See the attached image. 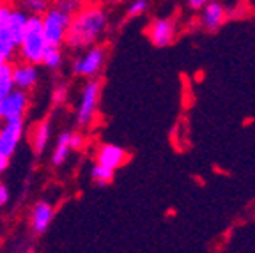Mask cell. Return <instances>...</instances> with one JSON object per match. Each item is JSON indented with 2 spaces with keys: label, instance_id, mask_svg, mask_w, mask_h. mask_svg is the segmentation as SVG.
Segmentation results:
<instances>
[{
  "label": "cell",
  "instance_id": "cell-22",
  "mask_svg": "<svg viewBox=\"0 0 255 253\" xmlns=\"http://www.w3.org/2000/svg\"><path fill=\"white\" fill-rule=\"evenodd\" d=\"M71 142H73V150H82L85 145V136L80 131H73Z\"/></svg>",
  "mask_w": 255,
  "mask_h": 253
},
{
  "label": "cell",
  "instance_id": "cell-12",
  "mask_svg": "<svg viewBox=\"0 0 255 253\" xmlns=\"http://www.w3.org/2000/svg\"><path fill=\"white\" fill-rule=\"evenodd\" d=\"M55 207L48 200H37L30 209V229L34 234H44L53 222Z\"/></svg>",
  "mask_w": 255,
  "mask_h": 253
},
{
  "label": "cell",
  "instance_id": "cell-5",
  "mask_svg": "<svg viewBox=\"0 0 255 253\" xmlns=\"http://www.w3.org/2000/svg\"><path fill=\"white\" fill-rule=\"evenodd\" d=\"M108 48L105 44L98 43L94 46H89L84 52H78L75 59L71 60V73L76 78H98L101 69L107 64Z\"/></svg>",
  "mask_w": 255,
  "mask_h": 253
},
{
  "label": "cell",
  "instance_id": "cell-14",
  "mask_svg": "<svg viewBox=\"0 0 255 253\" xmlns=\"http://www.w3.org/2000/svg\"><path fill=\"white\" fill-rule=\"evenodd\" d=\"M227 18V12L223 9V5L216 0H209L206 5L202 7V14H200V25L206 30L213 32L216 28H220Z\"/></svg>",
  "mask_w": 255,
  "mask_h": 253
},
{
  "label": "cell",
  "instance_id": "cell-28",
  "mask_svg": "<svg viewBox=\"0 0 255 253\" xmlns=\"http://www.w3.org/2000/svg\"><path fill=\"white\" fill-rule=\"evenodd\" d=\"M0 253H2V248H0Z\"/></svg>",
  "mask_w": 255,
  "mask_h": 253
},
{
  "label": "cell",
  "instance_id": "cell-15",
  "mask_svg": "<svg viewBox=\"0 0 255 253\" xmlns=\"http://www.w3.org/2000/svg\"><path fill=\"white\" fill-rule=\"evenodd\" d=\"M73 131L66 129L57 136L55 145H53L52 156H50V161L53 166H62L64 163L68 161L69 154L73 152V142H71Z\"/></svg>",
  "mask_w": 255,
  "mask_h": 253
},
{
  "label": "cell",
  "instance_id": "cell-26",
  "mask_svg": "<svg viewBox=\"0 0 255 253\" xmlns=\"http://www.w3.org/2000/svg\"><path fill=\"white\" fill-rule=\"evenodd\" d=\"M11 9V5L7 4V0H0V20L5 16V12Z\"/></svg>",
  "mask_w": 255,
  "mask_h": 253
},
{
  "label": "cell",
  "instance_id": "cell-7",
  "mask_svg": "<svg viewBox=\"0 0 255 253\" xmlns=\"http://www.w3.org/2000/svg\"><path fill=\"white\" fill-rule=\"evenodd\" d=\"M30 108V96L28 92L12 89L9 94L0 99V123L14 119H25Z\"/></svg>",
  "mask_w": 255,
  "mask_h": 253
},
{
  "label": "cell",
  "instance_id": "cell-20",
  "mask_svg": "<svg viewBox=\"0 0 255 253\" xmlns=\"http://www.w3.org/2000/svg\"><path fill=\"white\" fill-rule=\"evenodd\" d=\"M69 99V87H68V83H64V82H59L53 87L52 91V103L55 105V107H62L66 101Z\"/></svg>",
  "mask_w": 255,
  "mask_h": 253
},
{
  "label": "cell",
  "instance_id": "cell-16",
  "mask_svg": "<svg viewBox=\"0 0 255 253\" xmlns=\"http://www.w3.org/2000/svg\"><path fill=\"white\" fill-rule=\"evenodd\" d=\"M64 57L66 55H64L62 46H48L43 55V60H41V66H44L50 71H57V69L62 67Z\"/></svg>",
  "mask_w": 255,
  "mask_h": 253
},
{
  "label": "cell",
  "instance_id": "cell-8",
  "mask_svg": "<svg viewBox=\"0 0 255 253\" xmlns=\"http://www.w3.org/2000/svg\"><path fill=\"white\" fill-rule=\"evenodd\" d=\"M25 136V119L0 123V150L7 158H12Z\"/></svg>",
  "mask_w": 255,
  "mask_h": 253
},
{
  "label": "cell",
  "instance_id": "cell-13",
  "mask_svg": "<svg viewBox=\"0 0 255 253\" xmlns=\"http://www.w3.org/2000/svg\"><path fill=\"white\" fill-rule=\"evenodd\" d=\"M52 142V123L50 119H43L36 123L30 129V147L36 156H41Z\"/></svg>",
  "mask_w": 255,
  "mask_h": 253
},
{
  "label": "cell",
  "instance_id": "cell-19",
  "mask_svg": "<svg viewBox=\"0 0 255 253\" xmlns=\"http://www.w3.org/2000/svg\"><path fill=\"white\" fill-rule=\"evenodd\" d=\"M14 89L12 83V64L0 62V99Z\"/></svg>",
  "mask_w": 255,
  "mask_h": 253
},
{
  "label": "cell",
  "instance_id": "cell-23",
  "mask_svg": "<svg viewBox=\"0 0 255 253\" xmlns=\"http://www.w3.org/2000/svg\"><path fill=\"white\" fill-rule=\"evenodd\" d=\"M9 198H11V193H9V188L5 186L4 182H0V209L7 206V204H9Z\"/></svg>",
  "mask_w": 255,
  "mask_h": 253
},
{
  "label": "cell",
  "instance_id": "cell-24",
  "mask_svg": "<svg viewBox=\"0 0 255 253\" xmlns=\"http://www.w3.org/2000/svg\"><path fill=\"white\" fill-rule=\"evenodd\" d=\"M9 159L11 158H7V156L0 150V175L4 174V170H7V166H9Z\"/></svg>",
  "mask_w": 255,
  "mask_h": 253
},
{
  "label": "cell",
  "instance_id": "cell-3",
  "mask_svg": "<svg viewBox=\"0 0 255 253\" xmlns=\"http://www.w3.org/2000/svg\"><path fill=\"white\" fill-rule=\"evenodd\" d=\"M48 46L50 44H48L46 37H44L43 25H41V16H28L23 36H21L18 50H16L18 59L21 62L41 66V60H43V55Z\"/></svg>",
  "mask_w": 255,
  "mask_h": 253
},
{
  "label": "cell",
  "instance_id": "cell-9",
  "mask_svg": "<svg viewBox=\"0 0 255 253\" xmlns=\"http://www.w3.org/2000/svg\"><path fill=\"white\" fill-rule=\"evenodd\" d=\"M175 21L170 18H156L149 23L147 27V37L156 48H165L168 44H172V41L175 39Z\"/></svg>",
  "mask_w": 255,
  "mask_h": 253
},
{
  "label": "cell",
  "instance_id": "cell-11",
  "mask_svg": "<svg viewBox=\"0 0 255 253\" xmlns=\"http://www.w3.org/2000/svg\"><path fill=\"white\" fill-rule=\"evenodd\" d=\"M39 78L41 75L36 64L21 62V60L12 64V83H14V89L30 92L37 87Z\"/></svg>",
  "mask_w": 255,
  "mask_h": 253
},
{
  "label": "cell",
  "instance_id": "cell-10",
  "mask_svg": "<svg viewBox=\"0 0 255 253\" xmlns=\"http://www.w3.org/2000/svg\"><path fill=\"white\" fill-rule=\"evenodd\" d=\"M129 159V152L116 143H101L96 150V163L103 165L110 170H119Z\"/></svg>",
  "mask_w": 255,
  "mask_h": 253
},
{
  "label": "cell",
  "instance_id": "cell-17",
  "mask_svg": "<svg viewBox=\"0 0 255 253\" xmlns=\"http://www.w3.org/2000/svg\"><path fill=\"white\" fill-rule=\"evenodd\" d=\"M53 0H18V7L28 16H41L44 14Z\"/></svg>",
  "mask_w": 255,
  "mask_h": 253
},
{
  "label": "cell",
  "instance_id": "cell-1",
  "mask_svg": "<svg viewBox=\"0 0 255 253\" xmlns=\"http://www.w3.org/2000/svg\"><path fill=\"white\" fill-rule=\"evenodd\" d=\"M110 25V14L100 4H80L73 12L64 46L69 52H84L89 46L101 43Z\"/></svg>",
  "mask_w": 255,
  "mask_h": 253
},
{
  "label": "cell",
  "instance_id": "cell-6",
  "mask_svg": "<svg viewBox=\"0 0 255 253\" xmlns=\"http://www.w3.org/2000/svg\"><path fill=\"white\" fill-rule=\"evenodd\" d=\"M73 12L68 9L53 4L41 14V25H43L44 37L50 46H64V39L68 34L69 23H71Z\"/></svg>",
  "mask_w": 255,
  "mask_h": 253
},
{
  "label": "cell",
  "instance_id": "cell-27",
  "mask_svg": "<svg viewBox=\"0 0 255 253\" xmlns=\"http://www.w3.org/2000/svg\"><path fill=\"white\" fill-rule=\"evenodd\" d=\"M78 4H85V2H89V0H76Z\"/></svg>",
  "mask_w": 255,
  "mask_h": 253
},
{
  "label": "cell",
  "instance_id": "cell-2",
  "mask_svg": "<svg viewBox=\"0 0 255 253\" xmlns=\"http://www.w3.org/2000/svg\"><path fill=\"white\" fill-rule=\"evenodd\" d=\"M27 20V12H23L20 7H12V5L0 20V62L12 64Z\"/></svg>",
  "mask_w": 255,
  "mask_h": 253
},
{
  "label": "cell",
  "instance_id": "cell-25",
  "mask_svg": "<svg viewBox=\"0 0 255 253\" xmlns=\"http://www.w3.org/2000/svg\"><path fill=\"white\" fill-rule=\"evenodd\" d=\"M207 2H209V0H188V5H190L191 9H202Z\"/></svg>",
  "mask_w": 255,
  "mask_h": 253
},
{
  "label": "cell",
  "instance_id": "cell-18",
  "mask_svg": "<svg viewBox=\"0 0 255 253\" xmlns=\"http://www.w3.org/2000/svg\"><path fill=\"white\" fill-rule=\"evenodd\" d=\"M114 177H116V170H110V168H107V166H103V165H98V163H96L91 168V179L98 186H108V184L114 181Z\"/></svg>",
  "mask_w": 255,
  "mask_h": 253
},
{
  "label": "cell",
  "instance_id": "cell-4",
  "mask_svg": "<svg viewBox=\"0 0 255 253\" xmlns=\"http://www.w3.org/2000/svg\"><path fill=\"white\" fill-rule=\"evenodd\" d=\"M101 91H103V85H101L100 78L85 80L84 87L80 91L78 105H76L75 112V123L82 129H89L94 126L96 119H98V110H100Z\"/></svg>",
  "mask_w": 255,
  "mask_h": 253
},
{
  "label": "cell",
  "instance_id": "cell-21",
  "mask_svg": "<svg viewBox=\"0 0 255 253\" xmlns=\"http://www.w3.org/2000/svg\"><path fill=\"white\" fill-rule=\"evenodd\" d=\"M149 9V0H131L126 9L128 18H138V16L145 14Z\"/></svg>",
  "mask_w": 255,
  "mask_h": 253
}]
</instances>
